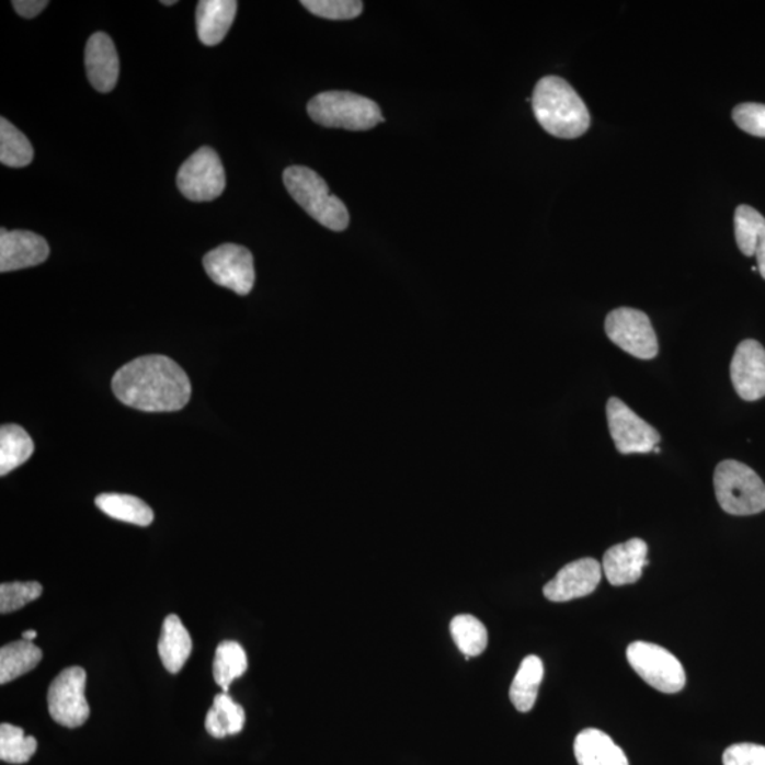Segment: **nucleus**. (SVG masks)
Segmentation results:
<instances>
[{"mask_svg":"<svg viewBox=\"0 0 765 765\" xmlns=\"http://www.w3.org/2000/svg\"><path fill=\"white\" fill-rule=\"evenodd\" d=\"M114 395L121 403L147 413L182 410L192 396L186 372L162 355L138 357L121 367L113 377Z\"/></svg>","mask_w":765,"mask_h":765,"instance_id":"1","label":"nucleus"},{"mask_svg":"<svg viewBox=\"0 0 765 765\" xmlns=\"http://www.w3.org/2000/svg\"><path fill=\"white\" fill-rule=\"evenodd\" d=\"M532 106L537 123L556 138H579L592 124L587 105L560 77L547 76L537 82Z\"/></svg>","mask_w":765,"mask_h":765,"instance_id":"2","label":"nucleus"},{"mask_svg":"<svg viewBox=\"0 0 765 765\" xmlns=\"http://www.w3.org/2000/svg\"><path fill=\"white\" fill-rule=\"evenodd\" d=\"M284 185L294 201L319 225L343 231L349 227V212L341 198L329 192L327 182L312 169L290 167L284 171Z\"/></svg>","mask_w":765,"mask_h":765,"instance_id":"3","label":"nucleus"},{"mask_svg":"<svg viewBox=\"0 0 765 765\" xmlns=\"http://www.w3.org/2000/svg\"><path fill=\"white\" fill-rule=\"evenodd\" d=\"M308 114L322 127L347 130H369L385 121L375 101L349 91L315 95L309 101Z\"/></svg>","mask_w":765,"mask_h":765,"instance_id":"4","label":"nucleus"},{"mask_svg":"<svg viewBox=\"0 0 765 765\" xmlns=\"http://www.w3.org/2000/svg\"><path fill=\"white\" fill-rule=\"evenodd\" d=\"M715 492L721 510L734 516L765 511V483L747 465L726 459L715 471Z\"/></svg>","mask_w":765,"mask_h":765,"instance_id":"5","label":"nucleus"},{"mask_svg":"<svg viewBox=\"0 0 765 765\" xmlns=\"http://www.w3.org/2000/svg\"><path fill=\"white\" fill-rule=\"evenodd\" d=\"M627 660L642 681L662 694H677L686 685V673L680 660L656 643L632 642Z\"/></svg>","mask_w":765,"mask_h":765,"instance_id":"6","label":"nucleus"},{"mask_svg":"<svg viewBox=\"0 0 765 765\" xmlns=\"http://www.w3.org/2000/svg\"><path fill=\"white\" fill-rule=\"evenodd\" d=\"M605 333L609 341L638 359L651 361L660 353L651 319L638 309H614L605 318Z\"/></svg>","mask_w":765,"mask_h":765,"instance_id":"7","label":"nucleus"},{"mask_svg":"<svg viewBox=\"0 0 765 765\" xmlns=\"http://www.w3.org/2000/svg\"><path fill=\"white\" fill-rule=\"evenodd\" d=\"M87 673L80 666H70L58 673L48 687V713L65 728H80L90 718L85 697Z\"/></svg>","mask_w":765,"mask_h":765,"instance_id":"8","label":"nucleus"},{"mask_svg":"<svg viewBox=\"0 0 765 765\" xmlns=\"http://www.w3.org/2000/svg\"><path fill=\"white\" fill-rule=\"evenodd\" d=\"M176 182L189 201H215L226 189V172L219 153L210 147L198 149L179 169Z\"/></svg>","mask_w":765,"mask_h":765,"instance_id":"9","label":"nucleus"},{"mask_svg":"<svg viewBox=\"0 0 765 765\" xmlns=\"http://www.w3.org/2000/svg\"><path fill=\"white\" fill-rule=\"evenodd\" d=\"M203 267L213 283L232 293L249 295L255 283L253 254L243 246L221 244L203 259Z\"/></svg>","mask_w":765,"mask_h":765,"instance_id":"10","label":"nucleus"},{"mask_svg":"<svg viewBox=\"0 0 765 765\" xmlns=\"http://www.w3.org/2000/svg\"><path fill=\"white\" fill-rule=\"evenodd\" d=\"M607 420L615 447L624 455L648 454L660 444V433L617 397L608 400Z\"/></svg>","mask_w":765,"mask_h":765,"instance_id":"11","label":"nucleus"},{"mask_svg":"<svg viewBox=\"0 0 765 765\" xmlns=\"http://www.w3.org/2000/svg\"><path fill=\"white\" fill-rule=\"evenodd\" d=\"M731 382L735 393L745 401L765 397V349L762 343L747 339L735 349L730 365Z\"/></svg>","mask_w":765,"mask_h":765,"instance_id":"12","label":"nucleus"},{"mask_svg":"<svg viewBox=\"0 0 765 765\" xmlns=\"http://www.w3.org/2000/svg\"><path fill=\"white\" fill-rule=\"evenodd\" d=\"M603 568L595 559H580L564 566L556 578L545 585L544 594L553 603H566L585 597L598 587Z\"/></svg>","mask_w":765,"mask_h":765,"instance_id":"13","label":"nucleus"},{"mask_svg":"<svg viewBox=\"0 0 765 765\" xmlns=\"http://www.w3.org/2000/svg\"><path fill=\"white\" fill-rule=\"evenodd\" d=\"M50 247L33 231L2 229L0 232V271L11 273L45 263Z\"/></svg>","mask_w":765,"mask_h":765,"instance_id":"14","label":"nucleus"},{"mask_svg":"<svg viewBox=\"0 0 765 765\" xmlns=\"http://www.w3.org/2000/svg\"><path fill=\"white\" fill-rule=\"evenodd\" d=\"M648 563V545L636 537L605 551L602 568L608 583L619 587L637 583Z\"/></svg>","mask_w":765,"mask_h":765,"instance_id":"15","label":"nucleus"},{"mask_svg":"<svg viewBox=\"0 0 765 765\" xmlns=\"http://www.w3.org/2000/svg\"><path fill=\"white\" fill-rule=\"evenodd\" d=\"M85 70L91 85L100 93L113 91L119 77V57L106 33L96 32L85 46Z\"/></svg>","mask_w":765,"mask_h":765,"instance_id":"16","label":"nucleus"},{"mask_svg":"<svg viewBox=\"0 0 765 765\" xmlns=\"http://www.w3.org/2000/svg\"><path fill=\"white\" fill-rule=\"evenodd\" d=\"M236 0H201L197 3V36L205 46H217L225 41L235 22Z\"/></svg>","mask_w":765,"mask_h":765,"instance_id":"17","label":"nucleus"},{"mask_svg":"<svg viewBox=\"0 0 765 765\" xmlns=\"http://www.w3.org/2000/svg\"><path fill=\"white\" fill-rule=\"evenodd\" d=\"M734 235L740 251L755 256L758 273L765 279V217L752 206H739L734 213Z\"/></svg>","mask_w":765,"mask_h":765,"instance_id":"18","label":"nucleus"},{"mask_svg":"<svg viewBox=\"0 0 765 765\" xmlns=\"http://www.w3.org/2000/svg\"><path fill=\"white\" fill-rule=\"evenodd\" d=\"M574 755L579 765H629L623 749L597 729L581 731L575 738Z\"/></svg>","mask_w":765,"mask_h":765,"instance_id":"19","label":"nucleus"},{"mask_svg":"<svg viewBox=\"0 0 765 765\" xmlns=\"http://www.w3.org/2000/svg\"><path fill=\"white\" fill-rule=\"evenodd\" d=\"M192 638L181 618L176 614L164 618L161 638L158 642V652L163 666L168 672L182 671L192 653Z\"/></svg>","mask_w":765,"mask_h":765,"instance_id":"20","label":"nucleus"},{"mask_svg":"<svg viewBox=\"0 0 765 765\" xmlns=\"http://www.w3.org/2000/svg\"><path fill=\"white\" fill-rule=\"evenodd\" d=\"M544 676V662L539 656L529 655L522 661L510 690L511 701L516 710L527 713L534 709Z\"/></svg>","mask_w":765,"mask_h":765,"instance_id":"21","label":"nucleus"},{"mask_svg":"<svg viewBox=\"0 0 765 765\" xmlns=\"http://www.w3.org/2000/svg\"><path fill=\"white\" fill-rule=\"evenodd\" d=\"M42 658L41 648L26 639L2 647L0 650V684L7 685L35 670Z\"/></svg>","mask_w":765,"mask_h":765,"instance_id":"22","label":"nucleus"},{"mask_svg":"<svg viewBox=\"0 0 765 765\" xmlns=\"http://www.w3.org/2000/svg\"><path fill=\"white\" fill-rule=\"evenodd\" d=\"M95 505L113 519L149 526L153 522V511L142 499L124 493H101L95 498Z\"/></svg>","mask_w":765,"mask_h":765,"instance_id":"23","label":"nucleus"},{"mask_svg":"<svg viewBox=\"0 0 765 765\" xmlns=\"http://www.w3.org/2000/svg\"><path fill=\"white\" fill-rule=\"evenodd\" d=\"M246 711L227 694L215 697L212 709L207 711L206 730L215 739L239 734L244 729Z\"/></svg>","mask_w":765,"mask_h":765,"instance_id":"24","label":"nucleus"},{"mask_svg":"<svg viewBox=\"0 0 765 765\" xmlns=\"http://www.w3.org/2000/svg\"><path fill=\"white\" fill-rule=\"evenodd\" d=\"M35 452L31 435L21 425L7 424L0 429V476H8L13 469L26 463Z\"/></svg>","mask_w":765,"mask_h":765,"instance_id":"25","label":"nucleus"},{"mask_svg":"<svg viewBox=\"0 0 765 765\" xmlns=\"http://www.w3.org/2000/svg\"><path fill=\"white\" fill-rule=\"evenodd\" d=\"M247 666L249 663H247L246 651L239 642L222 641L217 647L215 661H213V676L216 684L221 687L222 694L229 692L232 681L244 675Z\"/></svg>","mask_w":765,"mask_h":765,"instance_id":"26","label":"nucleus"},{"mask_svg":"<svg viewBox=\"0 0 765 765\" xmlns=\"http://www.w3.org/2000/svg\"><path fill=\"white\" fill-rule=\"evenodd\" d=\"M452 636L455 646L469 660L471 656L481 655L488 647L487 627L473 615L463 614L453 618Z\"/></svg>","mask_w":765,"mask_h":765,"instance_id":"27","label":"nucleus"},{"mask_svg":"<svg viewBox=\"0 0 765 765\" xmlns=\"http://www.w3.org/2000/svg\"><path fill=\"white\" fill-rule=\"evenodd\" d=\"M35 151L31 140L7 118H0V162L9 168L31 164Z\"/></svg>","mask_w":765,"mask_h":765,"instance_id":"28","label":"nucleus"},{"mask_svg":"<svg viewBox=\"0 0 765 765\" xmlns=\"http://www.w3.org/2000/svg\"><path fill=\"white\" fill-rule=\"evenodd\" d=\"M37 750V740L24 734L18 726L3 723L0 726V758L9 764L31 762Z\"/></svg>","mask_w":765,"mask_h":765,"instance_id":"29","label":"nucleus"},{"mask_svg":"<svg viewBox=\"0 0 765 765\" xmlns=\"http://www.w3.org/2000/svg\"><path fill=\"white\" fill-rule=\"evenodd\" d=\"M43 587L37 581L27 583H3L0 585V613L9 614L26 607L41 597Z\"/></svg>","mask_w":765,"mask_h":765,"instance_id":"30","label":"nucleus"},{"mask_svg":"<svg viewBox=\"0 0 765 765\" xmlns=\"http://www.w3.org/2000/svg\"><path fill=\"white\" fill-rule=\"evenodd\" d=\"M301 4L315 16L328 21H351L363 11V2L357 0H302Z\"/></svg>","mask_w":765,"mask_h":765,"instance_id":"31","label":"nucleus"},{"mask_svg":"<svg viewBox=\"0 0 765 765\" xmlns=\"http://www.w3.org/2000/svg\"><path fill=\"white\" fill-rule=\"evenodd\" d=\"M733 121L744 133L765 138V105L745 103L735 106Z\"/></svg>","mask_w":765,"mask_h":765,"instance_id":"32","label":"nucleus"},{"mask_svg":"<svg viewBox=\"0 0 765 765\" xmlns=\"http://www.w3.org/2000/svg\"><path fill=\"white\" fill-rule=\"evenodd\" d=\"M723 765H765V745L739 743L723 754Z\"/></svg>","mask_w":765,"mask_h":765,"instance_id":"33","label":"nucleus"},{"mask_svg":"<svg viewBox=\"0 0 765 765\" xmlns=\"http://www.w3.org/2000/svg\"><path fill=\"white\" fill-rule=\"evenodd\" d=\"M14 11L24 19L36 18L48 7L47 0H13Z\"/></svg>","mask_w":765,"mask_h":765,"instance_id":"34","label":"nucleus"},{"mask_svg":"<svg viewBox=\"0 0 765 765\" xmlns=\"http://www.w3.org/2000/svg\"><path fill=\"white\" fill-rule=\"evenodd\" d=\"M37 632L35 629H31V631L23 632V639H26V641H32L33 639H36Z\"/></svg>","mask_w":765,"mask_h":765,"instance_id":"35","label":"nucleus"},{"mask_svg":"<svg viewBox=\"0 0 765 765\" xmlns=\"http://www.w3.org/2000/svg\"><path fill=\"white\" fill-rule=\"evenodd\" d=\"M176 3V0H162V4H164V7H173V4Z\"/></svg>","mask_w":765,"mask_h":765,"instance_id":"36","label":"nucleus"}]
</instances>
